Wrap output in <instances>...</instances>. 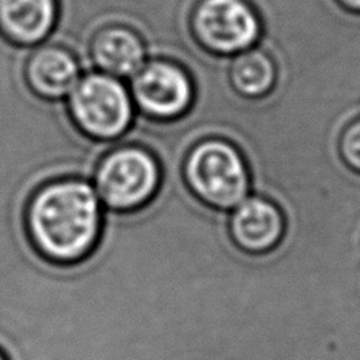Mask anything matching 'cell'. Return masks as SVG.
<instances>
[{
  "mask_svg": "<svg viewBox=\"0 0 360 360\" xmlns=\"http://www.w3.org/2000/svg\"><path fill=\"white\" fill-rule=\"evenodd\" d=\"M105 208L86 178L59 176L32 191L24 227L34 250L48 262L78 264L91 256L102 235Z\"/></svg>",
  "mask_w": 360,
  "mask_h": 360,
  "instance_id": "6da1fadb",
  "label": "cell"
},
{
  "mask_svg": "<svg viewBox=\"0 0 360 360\" xmlns=\"http://www.w3.org/2000/svg\"><path fill=\"white\" fill-rule=\"evenodd\" d=\"M184 183L207 207L227 211L251 189L246 160L229 140L207 139L192 148L184 162Z\"/></svg>",
  "mask_w": 360,
  "mask_h": 360,
  "instance_id": "7a4b0ae2",
  "label": "cell"
},
{
  "mask_svg": "<svg viewBox=\"0 0 360 360\" xmlns=\"http://www.w3.org/2000/svg\"><path fill=\"white\" fill-rule=\"evenodd\" d=\"M162 181V169L151 151L121 145L98 159L92 186L107 211L130 213L150 203Z\"/></svg>",
  "mask_w": 360,
  "mask_h": 360,
  "instance_id": "3957f363",
  "label": "cell"
},
{
  "mask_svg": "<svg viewBox=\"0 0 360 360\" xmlns=\"http://www.w3.org/2000/svg\"><path fill=\"white\" fill-rule=\"evenodd\" d=\"M68 120L84 139L113 141L129 132L135 105L121 79L101 72L82 75L65 98Z\"/></svg>",
  "mask_w": 360,
  "mask_h": 360,
  "instance_id": "277c9868",
  "label": "cell"
},
{
  "mask_svg": "<svg viewBox=\"0 0 360 360\" xmlns=\"http://www.w3.org/2000/svg\"><path fill=\"white\" fill-rule=\"evenodd\" d=\"M191 21L198 45L222 56L250 49L262 29L259 13L248 0H198Z\"/></svg>",
  "mask_w": 360,
  "mask_h": 360,
  "instance_id": "5b68a950",
  "label": "cell"
},
{
  "mask_svg": "<svg viewBox=\"0 0 360 360\" xmlns=\"http://www.w3.org/2000/svg\"><path fill=\"white\" fill-rule=\"evenodd\" d=\"M130 96L141 115L158 121H173L194 102V82L181 64L167 59L145 62L130 78Z\"/></svg>",
  "mask_w": 360,
  "mask_h": 360,
  "instance_id": "8992f818",
  "label": "cell"
},
{
  "mask_svg": "<svg viewBox=\"0 0 360 360\" xmlns=\"http://www.w3.org/2000/svg\"><path fill=\"white\" fill-rule=\"evenodd\" d=\"M82 59L68 46L41 43L32 48L22 65V78L30 94L43 102L65 101L82 78Z\"/></svg>",
  "mask_w": 360,
  "mask_h": 360,
  "instance_id": "52a82bcc",
  "label": "cell"
},
{
  "mask_svg": "<svg viewBox=\"0 0 360 360\" xmlns=\"http://www.w3.org/2000/svg\"><path fill=\"white\" fill-rule=\"evenodd\" d=\"M146 43L129 24H102L89 37L86 58L96 72L121 78H132L146 62Z\"/></svg>",
  "mask_w": 360,
  "mask_h": 360,
  "instance_id": "ba28073f",
  "label": "cell"
},
{
  "mask_svg": "<svg viewBox=\"0 0 360 360\" xmlns=\"http://www.w3.org/2000/svg\"><path fill=\"white\" fill-rule=\"evenodd\" d=\"M285 231L283 211L269 198L246 197L229 216V233L238 250L262 256L281 243Z\"/></svg>",
  "mask_w": 360,
  "mask_h": 360,
  "instance_id": "9c48e42d",
  "label": "cell"
},
{
  "mask_svg": "<svg viewBox=\"0 0 360 360\" xmlns=\"http://www.w3.org/2000/svg\"><path fill=\"white\" fill-rule=\"evenodd\" d=\"M58 22L59 0H0V37L15 48L41 45Z\"/></svg>",
  "mask_w": 360,
  "mask_h": 360,
  "instance_id": "30bf717a",
  "label": "cell"
},
{
  "mask_svg": "<svg viewBox=\"0 0 360 360\" xmlns=\"http://www.w3.org/2000/svg\"><path fill=\"white\" fill-rule=\"evenodd\" d=\"M227 75L229 83L240 97L256 101L275 88L278 68L271 53L262 48H250L231 60Z\"/></svg>",
  "mask_w": 360,
  "mask_h": 360,
  "instance_id": "8fae6325",
  "label": "cell"
},
{
  "mask_svg": "<svg viewBox=\"0 0 360 360\" xmlns=\"http://www.w3.org/2000/svg\"><path fill=\"white\" fill-rule=\"evenodd\" d=\"M338 153L341 160L352 172L360 173V116L341 130Z\"/></svg>",
  "mask_w": 360,
  "mask_h": 360,
  "instance_id": "7c38bea8",
  "label": "cell"
},
{
  "mask_svg": "<svg viewBox=\"0 0 360 360\" xmlns=\"http://www.w3.org/2000/svg\"><path fill=\"white\" fill-rule=\"evenodd\" d=\"M337 4L346 11H360V0H337Z\"/></svg>",
  "mask_w": 360,
  "mask_h": 360,
  "instance_id": "4fadbf2b",
  "label": "cell"
},
{
  "mask_svg": "<svg viewBox=\"0 0 360 360\" xmlns=\"http://www.w3.org/2000/svg\"><path fill=\"white\" fill-rule=\"evenodd\" d=\"M0 360H7V357H5V354L0 351Z\"/></svg>",
  "mask_w": 360,
  "mask_h": 360,
  "instance_id": "5bb4252c",
  "label": "cell"
},
{
  "mask_svg": "<svg viewBox=\"0 0 360 360\" xmlns=\"http://www.w3.org/2000/svg\"><path fill=\"white\" fill-rule=\"evenodd\" d=\"M4 192H7V191H4ZM15 194H20V195H22V194H21V192H15ZM22 197H24V195H22ZM26 198H27V197H26Z\"/></svg>",
  "mask_w": 360,
  "mask_h": 360,
  "instance_id": "9a60e30c",
  "label": "cell"
}]
</instances>
